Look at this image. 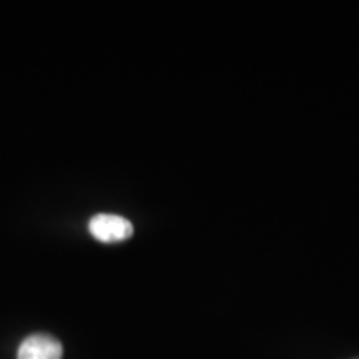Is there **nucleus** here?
I'll return each mask as SVG.
<instances>
[{
	"label": "nucleus",
	"mask_w": 359,
	"mask_h": 359,
	"mask_svg": "<svg viewBox=\"0 0 359 359\" xmlns=\"http://www.w3.org/2000/svg\"><path fill=\"white\" fill-rule=\"evenodd\" d=\"M88 230L102 243H118L133 235V224L118 215L102 213L90 219Z\"/></svg>",
	"instance_id": "1"
},
{
	"label": "nucleus",
	"mask_w": 359,
	"mask_h": 359,
	"mask_svg": "<svg viewBox=\"0 0 359 359\" xmlns=\"http://www.w3.org/2000/svg\"><path fill=\"white\" fill-rule=\"evenodd\" d=\"M60 341L48 334H32L22 341L17 359H62Z\"/></svg>",
	"instance_id": "2"
}]
</instances>
